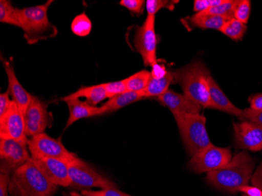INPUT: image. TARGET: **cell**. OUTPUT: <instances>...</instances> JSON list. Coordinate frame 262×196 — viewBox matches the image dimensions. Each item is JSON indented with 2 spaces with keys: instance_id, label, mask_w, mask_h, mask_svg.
<instances>
[{
  "instance_id": "obj_1",
  "label": "cell",
  "mask_w": 262,
  "mask_h": 196,
  "mask_svg": "<svg viewBox=\"0 0 262 196\" xmlns=\"http://www.w3.org/2000/svg\"><path fill=\"white\" fill-rule=\"evenodd\" d=\"M254 159L245 151L237 153L223 167L207 173V181L212 186L225 191L235 193L239 187L248 185L254 175Z\"/></svg>"
},
{
  "instance_id": "obj_2",
  "label": "cell",
  "mask_w": 262,
  "mask_h": 196,
  "mask_svg": "<svg viewBox=\"0 0 262 196\" xmlns=\"http://www.w3.org/2000/svg\"><path fill=\"white\" fill-rule=\"evenodd\" d=\"M57 189L32 157L13 173L9 185L12 196H53Z\"/></svg>"
},
{
  "instance_id": "obj_3",
  "label": "cell",
  "mask_w": 262,
  "mask_h": 196,
  "mask_svg": "<svg viewBox=\"0 0 262 196\" xmlns=\"http://www.w3.org/2000/svg\"><path fill=\"white\" fill-rule=\"evenodd\" d=\"M173 79L180 84L184 94L202 107L214 109L210 97V72L203 63L197 61L173 72Z\"/></svg>"
},
{
  "instance_id": "obj_4",
  "label": "cell",
  "mask_w": 262,
  "mask_h": 196,
  "mask_svg": "<svg viewBox=\"0 0 262 196\" xmlns=\"http://www.w3.org/2000/svg\"><path fill=\"white\" fill-rule=\"evenodd\" d=\"M52 3L53 0H49L42 5L17 9L20 28L28 43L32 45L57 36V27L50 21L47 15Z\"/></svg>"
},
{
  "instance_id": "obj_5",
  "label": "cell",
  "mask_w": 262,
  "mask_h": 196,
  "mask_svg": "<svg viewBox=\"0 0 262 196\" xmlns=\"http://www.w3.org/2000/svg\"><path fill=\"white\" fill-rule=\"evenodd\" d=\"M173 116L182 141L191 156L211 145L206 128L207 119L203 115L177 113H173Z\"/></svg>"
},
{
  "instance_id": "obj_6",
  "label": "cell",
  "mask_w": 262,
  "mask_h": 196,
  "mask_svg": "<svg viewBox=\"0 0 262 196\" xmlns=\"http://www.w3.org/2000/svg\"><path fill=\"white\" fill-rule=\"evenodd\" d=\"M68 166L73 182L72 186L77 188H100L101 189L117 188V185L111 180L98 173L92 166L78 157L68 163Z\"/></svg>"
},
{
  "instance_id": "obj_7",
  "label": "cell",
  "mask_w": 262,
  "mask_h": 196,
  "mask_svg": "<svg viewBox=\"0 0 262 196\" xmlns=\"http://www.w3.org/2000/svg\"><path fill=\"white\" fill-rule=\"evenodd\" d=\"M28 147L31 157L33 159L52 158L69 163L77 157L69 151L61 141L48 136L45 133L31 138L28 142Z\"/></svg>"
},
{
  "instance_id": "obj_8",
  "label": "cell",
  "mask_w": 262,
  "mask_h": 196,
  "mask_svg": "<svg viewBox=\"0 0 262 196\" xmlns=\"http://www.w3.org/2000/svg\"><path fill=\"white\" fill-rule=\"evenodd\" d=\"M232 158L230 148H220L212 144L192 156L188 166L195 173H209L227 165Z\"/></svg>"
},
{
  "instance_id": "obj_9",
  "label": "cell",
  "mask_w": 262,
  "mask_h": 196,
  "mask_svg": "<svg viewBox=\"0 0 262 196\" xmlns=\"http://www.w3.org/2000/svg\"><path fill=\"white\" fill-rule=\"evenodd\" d=\"M155 20L156 16H147L142 26L138 27L134 39L135 49L141 54L144 64L151 67L157 64V37Z\"/></svg>"
},
{
  "instance_id": "obj_10",
  "label": "cell",
  "mask_w": 262,
  "mask_h": 196,
  "mask_svg": "<svg viewBox=\"0 0 262 196\" xmlns=\"http://www.w3.org/2000/svg\"><path fill=\"white\" fill-rule=\"evenodd\" d=\"M28 144L15 140L0 139V171L12 175L30 159Z\"/></svg>"
},
{
  "instance_id": "obj_11",
  "label": "cell",
  "mask_w": 262,
  "mask_h": 196,
  "mask_svg": "<svg viewBox=\"0 0 262 196\" xmlns=\"http://www.w3.org/2000/svg\"><path fill=\"white\" fill-rule=\"evenodd\" d=\"M0 139L15 140L25 144L29 142L24 114L14 101L8 111L0 117Z\"/></svg>"
},
{
  "instance_id": "obj_12",
  "label": "cell",
  "mask_w": 262,
  "mask_h": 196,
  "mask_svg": "<svg viewBox=\"0 0 262 196\" xmlns=\"http://www.w3.org/2000/svg\"><path fill=\"white\" fill-rule=\"evenodd\" d=\"M24 117L26 122V135L30 138L44 133L51 122L47 104L35 96L32 97Z\"/></svg>"
},
{
  "instance_id": "obj_13",
  "label": "cell",
  "mask_w": 262,
  "mask_h": 196,
  "mask_svg": "<svg viewBox=\"0 0 262 196\" xmlns=\"http://www.w3.org/2000/svg\"><path fill=\"white\" fill-rule=\"evenodd\" d=\"M236 144L252 151H262V126L248 121L233 123Z\"/></svg>"
},
{
  "instance_id": "obj_14",
  "label": "cell",
  "mask_w": 262,
  "mask_h": 196,
  "mask_svg": "<svg viewBox=\"0 0 262 196\" xmlns=\"http://www.w3.org/2000/svg\"><path fill=\"white\" fill-rule=\"evenodd\" d=\"M33 160L47 178L57 186L70 187L73 185L67 162L52 158L33 159Z\"/></svg>"
},
{
  "instance_id": "obj_15",
  "label": "cell",
  "mask_w": 262,
  "mask_h": 196,
  "mask_svg": "<svg viewBox=\"0 0 262 196\" xmlns=\"http://www.w3.org/2000/svg\"><path fill=\"white\" fill-rule=\"evenodd\" d=\"M4 69L8 78V92L12 97V100L17 104L24 115L32 101V97L22 86L15 74L14 66L7 59L2 58Z\"/></svg>"
},
{
  "instance_id": "obj_16",
  "label": "cell",
  "mask_w": 262,
  "mask_h": 196,
  "mask_svg": "<svg viewBox=\"0 0 262 196\" xmlns=\"http://www.w3.org/2000/svg\"><path fill=\"white\" fill-rule=\"evenodd\" d=\"M158 101L170 109L172 113H185L200 114L201 106L187 97L185 94H178L168 90L163 95L157 97Z\"/></svg>"
},
{
  "instance_id": "obj_17",
  "label": "cell",
  "mask_w": 262,
  "mask_h": 196,
  "mask_svg": "<svg viewBox=\"0 0 262 196\" xmlns=\"http://www.w3.org/2000/svg\"><path fill=\"white\" fill-rule=\"evenodd\" d=\"M67 104L69 109V117L66 122V129L74 124L75 122L84 118L99 116V107L91 106L88 103L79 100V98H61Z\"/></svg>"
},
{
  "instance_id": "obj_18",
  "label": "cell",
  "mask_w": 262,
  "mask_h": 196,
  "mask_svg": "<svg viewBox=\"0 0 262 196\" xmlns=\"http://www.w3.org/2000/svg\"><path fill=\"white\" fill-rule=\"evenodd\" d=\"M208 82L210 100L214 109L233 115L238 118L241 117L243 113L242 109L237 107L229 101L227 96L225 95L219 84L211 77V76L209 77Z\"/></svg>"
},
{
  "instance_id": "obj_19",
  "label": "cell",
  "mask_w": 262,
  "mask_h": 196,
  "mask_svg": "<svg viewBox=\"0 0 262 196\" xmlns=\"http://www.w3.org/2000/svg\"><path fill=\"white\" fill-rule=\"evenodd\" d=\"M144 98H145L144 92L126 91L123 94L113 97L110 99V101L99 107V116L117 111L119 109H121L122 107H126L129 104H133V103L144 99Z\"/></svg>"
},
{
  "instance_id": "obj_20",
  "label": "cell",
  "mask_w": 262,
  "mask_h": 196,
  "mask_svg": "<svg viewBox=\"0 0 262 196\" xmlns=\"http://www.w3.org/2000/svg\"><path fill=\"white\" fill-rule=\"evenodd\" d=\"M231 19L232 18L213 15V14H207L206 12H201V13H196L195 15L190 17L189 22L192 26L200 29H217L220 31L224 25Z\"/></svg>"
},
{
  "instance_id": "obj_21",
  "label": "cell",
  "mask_w": 262,
  "mask_h": 196,
  "mask_svg": "<svg viewBox=\"0 0 262 196\" xmlns=\"http://www.w3.org/2000/svg\"><path fill=\"white\" fill-rule=\"evenodd\" d=\"M66 97L68 98L85 97L86 99V102L94 107L106 98H108L103 86V83L90 85V86H82L76 92Z\"/></svg>"
},
{
  "instance_id": "obj_22",
  "label": "cell",
  "mask_w": 262,
  "mask_h": 196,
  "mask_svg": "<svg viewBox=\"0 0 262 196\" xmlns=\"http://www.w3.org/2000/svg\"><path fill=\"white\" fill-rule=\"evenodd\" d=\"M174 80L173 79V72H167L163 77L156 78L151 76L148 82L145 93V97H160L168 91L169 86L172 82Z\"/></svg>"
},
{
  "instance_id": "obj_23",
  "label": "cell",
  "mask_w": 262,
  "mask_h": 196,
  "mask_svg": "<svg viewBox=\"0 0 262 196\" xmlns=\"http://www.w3.org/2000/svg\"><path fill=\"white\" fill-rule=\"evenodd\" d=\"M151 73L147 70L140 71L124 79L126 91L130 92H144L148 86Z\"/></svg>"
},
{
  "instance_id": "obj_24",
  "label": "cell",
  "mask_w": 262,
  "mask_h": 196,
  "mask_svg": "<svg viewBox=\"0 0 262 196\" xmlns=\"http://www.w3.org/2000/svg\"><path fill=\"white\" fill-rule=\"evenodd\" d=\"M0 22L20 28L17 8L13 7L8 0L0 1Z\"/></svg>"
},
{
  "instance_id": "obj_25",
  "label": "cell",
  "mask_w": 262,
  "mask_h": 196,
  "mask_svg": "<svg viewBox=\"0 0 262 196\" xmlns=\"http://www.w3.org/2000/svg\"><path fill=\"white\" fill-rule=\"evenodd\" d=\"M246 30H247V26L245 24L242 23L235 18H232L228 20L224 25L220 32L234 40H239L242 39Z\"/></svg>"
},
{
  "instance_id": "obj_26",
  "label": "cell",
  "mask_w": 262,
  "mask_h": 196,
  "mask_svg": "<svg viewBox=\"0 0 262 196\" xmlns=\"http://www.w3.org/2000/svg\"><path fill=\"white\" fill-rule=\"evenodd\" d=\"M71 29L75 35L85 37L89 35L92 30V22L85 13H82L73 19Z\"/></svg>"
},
{
  "instance_id": "obj_27",
  "label": "cell",
  "mask_w": 262,
  "mask_h": 196,
  "mask_svg": "<svg viewBox=\"0 0 262 196\" xmlns=\"http://www.w3.org/2000/svg\"><path fill=\"white\" fill-rule=\"evenodd\" d=\"M239 0H225L221 5L209 9L205 11L207 14L213 15L222 16L229 18H234V10Z\"/></svg>"
},
{
  "instance_id": "obj_28",
  "label": "cell",
  "mask_w": 262,
  "mask_h": 196,
  "mask_svg": "<svg viewBox=\"0 0 262 196\" xmlns=\"http://www.w3.org/2000/svg\"><path fill=\"white\" fill-rule=\"evenodd\" d=\"M179 1H170V0H148L146 1V9L148 15L156 16L159 10L161 9H168L173 10L174 9L175 4Z\"/></svg>"
},
{
  "instance_id": "obj_29",
  "label": "cell",
  "mask_w": 262,
  "mask_h": 196,
  "mask_svg": "<svg viewBox=\"0 0 262 196\" xmlns=\"http://www.w3.org/2000/svg\"><path fill=\"white\" fill-rule=\"evenodd\" d=\"M250 14H251V1L239 0L234 10V18L246 25L248 21Z\"/></svg>"
},
{
  "instance_id": "obj_30",
  "label": "cell",
  "mask_w": 262,
  "mask_h": 196,
  "mask_svg": "<svg viewBox=\"0 0 262 196\" xmlns=\"http://www.w3.org/2000/svg\"><path fill=\"white\" fill-rule=\"evenodd\" d=\"M103 86H104L107 97L110 99L127 91L124 79L116 81V82H106V83H103Z\"/></svg>"
},
{
  "instance_id": "obj_31",
  "label": "cell",
  "mask_w": 262,
  "mask_h": 196,
  "mask_svg": "<svg viewBox=\"0 0 262 196\" xmlns=\"http://www.w3.org/2000/svg\"><path fill=\"white\" fill-rule=\"evenodd\" d=\"M239 119L242 121H248L262 126V111H257L249 107L243 110L242 115Z\"/></svg>"
},
{
  "instance_id": "obj_32",
  "label": "cell",
  "mask_w": 262,
  "mask_h": 196,
  "mask_svg": "<svg viewBox=\"0 0 262 196\" xmlns=\"http://www.w3.org/2000/svg\"><path fill=\"white\" fill-rule=\"evenodd\" d=\"M225 2V0H195L193 10L197 13L205 12L209 9L217 7Z\"/></svg>"
},
{
  "instance_id": "obj_33",
  "label": "cell",
  "mask_w": 262,
  "mask_h": 196,
  "mask_svg": "<svg viewBox=\"0 0 262 196\" xmlns=\"http://www.w3.org/2000/svg\"><path fill=\"white\" fill-rule=\"evenodd\" d=\"M82 194L90 196H132L126 193L123 192L117 188H106L101 191H92V190H83Z\"/></svg>"
},
{
  "instance_id": "obj_34",
  "label": "cell",
  "mask_w": 262,
  "mask_h": 196,
  "mask_svg": "<svg viewBox=\"0 0 262 196\" xmlns=\"http://www.w3.org/2000/svg\"><path fill=\"white\" fill-rule=\"evenodd\" d=\"M120 5L127 9L129 11L135 14H141L144 10V6L146 2L144 0H122Z\"/></svg>"
},
{
  "instance_id": "obj_35",
  "label": "cell",
  "mask_w": 262,
  "mask_h": 196,
  "mask_svg": "<svg viewBox=\"0 0 262 196\" xmlns=\"http://www.w3.org/2000/svg\"><path fill=\"white\" fill-rule=\"evenodd\" d=\"M10 97L8 91L0 94V117L4 116L11 106L13 100H10Z\"/></svg>"
},
{
  "instance_id": "obj_36",
  "label": "cell",
  "mask_w": 262,
  "mask_h": 196,
  "mask_svg": "<svg viewBox=\"0 0 262 196\" xmlns=\"http://www.w3.org/2000/svg\"><path fill=\"white\" fill-rule=\"evenodd\" d=\"M11 175L7 173L0 175V196H9V185H10Z\"/></svg>"
},
{
  "instance_id": "obj_37",
  "label": "cell",
  "mask_w": 262,
  "mask_h": 196,
  "mask_svg": "<svg viewBox=\"0 0 262 196\" xmlns=\"http://www.w3.org/2000/svg\"><path fill=\"white\" fill-rule=\"evenodd\" d=\"M243 192L247 196H262V190L256 186H250V185H244L239 187L237 190V192Z\"/></svg>"
},
{
  "instance_id": "obj_38",
  "label": "cell",
  "mask_w": 262,
  "mask_h": 196,
  "mask_svg": "<svg viewBox=\"0 0 262 196\" xmlns=\"http://www.w3.org/2000/svg\"><path fill=\"white\" fill-rule=\"evenodd\" d=\"M251 181L254 186L257 187V188L262 190V163L259 165L258 167L256 169Z\"/></svg>"
},
{
  "instance_id": "obj_39",
  "label": "cell",
  "mask_w": 262,
  "mask_h": 196,
  "mask_svg": "<svg viewBox=\"0 0 262 196\" xmlns=\"http://www.w3.org/2000/svg\"><path fill=\"white\" fill-rule=\"evenodd\" d=\"M251 108L257 111H262V94H257L249 98Z\"/></svg>"
},
{
  "instance_id": "obj_40",
  "label": "cell",
  "mask_w": 262,
  "mask_h": 196,
  "mask_svg": "<svg viewBox=\"0 0 262 196\" xmlns=\"http://www.w3.org/2000/svg\"><path fill=\"white\" fill-rule=\"evenodd\" d=\"M67 196H90L88 195V194H82V193L76 192V191H71L69 194H67Z\"/></svg>"
},
{
  "instance_id": "obj_41",
  "label": "cell",
  "mask_w": 262,
  "mask_h": 196,
  "mask_svg": "<svg viewBox=\"0 0 262 196\" xmlns=\"http://www.w3.org/2000/svg\"><path fill=\"white\" fill-rule=\"evenodd\" d=\"M242 196H247V195H246V194H243V195H242Z\"/></svg>"
}]
</instances>
